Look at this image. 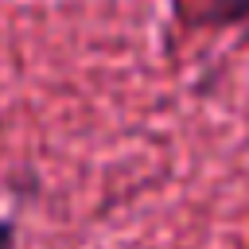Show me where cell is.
Segmentation results:
<instances>
[{"label":"cell","instance_id":"1","mask_svg":"<svg viewBox=\"0 0 249 249\" xmlns=\"http://www.w3.org/2000/svg\"><path fill=\"white\" fill-rule=\"evenodd\" d=\"M206 12L214 23H241L249 19V0H210Z\"/></svg>","mask_w":249,"mask_h":249},{"label":"cell","instance_id":"2","mask_svg":"<svg viewBox=\"0 0 249 249\" xmlns=\"http://www.w3.org/2000/svg\"><path fill=\"white\" fill-rule=\"evenodd\" d=\"M0 249H12V226L0 222Z\"/></svg>","mask_w":249,"mask_h":249}]
</instances>
